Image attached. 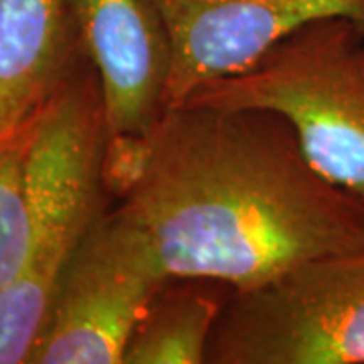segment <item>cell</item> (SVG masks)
<instances>
[{
  "instance_id": "1",
  "label": "cell",
  "mask_w": 364,
  "mask_h": 364,
  "mask_svg": "<svg viewBox=\"0 0 364 364\" xmlns=\"http://www.w3.org/2000/svg\"><path fill=\"white\" fill-rule=\"evenodd\" d=\"M170 277L241 291L304 261L364 249V205L267 109L168 105L140 182L117 203Z\"/></svg>"
},
{
  "instance_id": "2",
  "label": "cell",
  "mask_w": 364,
  "mask_h": 364,
  "mask_svg": "<svg viewBox=\"0 0 364 364\" xmlns=\"http://www.w3.org/2000/svg\"><path fill=\"white\" fill-rule=\"evenodd\" d=\"M107 136L102 83L81 53L28 119L33 239L23 272L0 291V364H31L67 261L109 207L102 178Z\"/></svg>"
},
{
  "instance_id": "3",
  "label": "cell",
  "mask_w": 364,
  "mask_h": 364,
  "mask_svg": "<svg viewBox=\"0 0 364 364\" xmlns=\"http://www.w3.org/2000/svg\"><path fill=\"white\" fill-rule=\"evenodd\" d=\"M181 104L279 114L314 168L364 205V28L350 18L301 26Z\"/></svg>"
},
{
  "instance_id": "4",
  "label": "cell",
  "mask_w": 364,
  "mask_h": 364,
  "mask_svg": "<svg viewBox=\"0 0 364 364\" xmlns=\"http://www.w3.org/2000/svg\"><path fill=\"white\" fill-rule=\"evenodd\" d=\"M207 364H364V249L231 291Z\"/></svg>"
},
{
  "instance_id": "5",
  "label": "cell",
  "mask_w": 364,
  "mask_h": 364,
  "mask_svg": "<svg viewBox=\"0 0 364 364\" xmlns=\"http://www.w3.org/2000/svg\"><path fill=\"white\" fill-rule=\"evenodd\" d=\"M168 279L142 227L107 207L67 261L31 364H124L134 330Z\"/></svg>"
},
{
  "instance_id": "6",
  "label": "cell",
  "mask_w": 364,
  "mask_h": 364,
  "mask_svg": "<svg viewBox=\"0 0 364 364\" xmlns=\"http://www.w3.org/2000/svg\"><path fill=\"white\" fill-rule=\"evenodd\" d=\"M168 31L166 107L196 87L233 75L275 43L322 18H350L364 28V0H152Z\"/></svg>"
},
{
  "instance_id": "7",
  "label": "cell",
  "mask_w": 364,
  "mask_h": 364,
  "mask_svg": "<svg viewBox=\"0 0 364 364\" xmlns=\"http://www.w3.org/2000/svg\"><path fill=\"white\" fill-rule=\"evenodd\" d=\"M73 41L102 83L107 132H150L166 109L172 49L152 0H67Z\"/></svg>"
},
{
  "instance_id": "8",
  "label": "cell",
  "mask_w": 364,
  "mask_h": 364,
  "mask_svg": "<svg viewBox=\"0 0 364 364\" xmlns=\"http://www.w3.org/2000/svg\"><path fill=\"white\" fill-rule=\"evenodd\" d=\"M79 53L67 0H0V100L41 104Z\"/></svg>"
},
{
  "instance_id": "9",
  "label": "cell",
  "mask_w": 364,
  "mask_h": 364,
  "mask_svg": "<svg viewBox=\"0 0 364 364\" xmlns=\"http://www.w3.org/2000/svg\"><path fill=\"white\" fill-rule=\"evenodd\" d=\"M229 294L208 279H168L134 330L124 364H207L210 334Z\"/></svg>"
},
{
  "instance_id": "10",
  "label": "cell",
  "mask_w": 364,
  "mask_h": 364,
  "mask_svg": "<svg viewBox=\"0 0 364 364\" xmlns=\"http://www.w3.org/2000/svg\"><path fill=\"white\" fill-rule=\"evenodd\" d=\"M28 119L0 144V291L23 272L31 253L33 227L25 182Z\"/></svg>"
},
{
  "instance_id": "11",
  "label": "cell",
  "mask_w": 364,
  "mask_h": 364,
  "mask_svg": "<svg viewBox=\"0 0 364 364\" xmlns=\"http://www.w3.org/2000/svg\"><path fill=\"white\" fill-rule=\"evenodd\" d=\"M150 154V132L109 134L102 162L104 188L109 198L124 200L140 182Z\"/></svg>"
},
{
  "instance_id": "12",
  "label": "cell",
  "mask_w": 364,
  "mask_h": 364,
  "mask_svg": "<svg viewBox=\"0 0 364 364\" xmlns=\"http://www.w3.org/2000/svg\"><path fill=\"white\" fill-rule=\"evenodd\" d=\"M39 105V104H37ZM37 105L18 104L11 100H0V144L11 138L14 132L25 124L28 116L37 109Z\"/></svg>"
}]
</instances>
